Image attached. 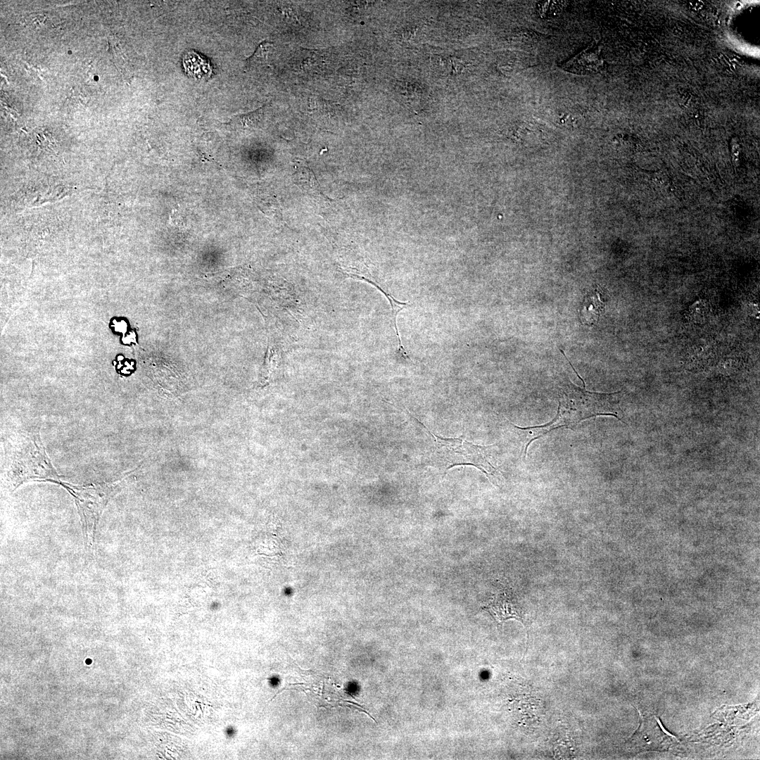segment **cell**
Returning <instances> with one entry per match:
<instances>
[{
	"mask_svg": "<svg viewBox=\"0 0 760 760\" xmlns=\"http://www.w3.org/2000/svg\"><path fill=\"white\" fill-rule=\"evenodd\" d=\"M6 447V475L15 488L29 481L60 480L38 433L20 432Z\"/></svg>",
	"mask_w": 760,
	"mask_h": 760,
	"instance_id": "1",
	"label": "cell"
},
{
	"mask_svg": "<svg viewBox=\"0 0 760 760\" xmlns=\"http://www.w3.org/2000/svg\"><path fill=\"white\" fill-rule=\"evenodd\" d=\"M560 351L583 381L584 386L581 388L569 382L561 388L562 397L559 400L557 413L566 426H575L581 421L597 416H613L621 421L616 398L619 392L602 393L586 390L583 379L574 368L562 350Z\"/></svg>",
	"mask_w": 760,
	"mask_h": 760,
	"instance_id": "2",
	"label": "cell"
},
{
	"mask_svg": "<svg viewBox=\"0 0 760 760\" xmlns=\"http://www.w3.org/2000/svg\"><path fill=\"white\" fill-rule=\"evenodd\" d=\"M434 438L437 460L445 469L457 465L470 464L479 469L492 482L496 468L488 458L493 445L482 446L474 444L462 438H442L427 429Z\"/></svg>",
	"mask_w": 760,
	"mask_h": 760,
	"instance_id": "3",
	"label": "cell"
},
{
	"mask_svg": "<svg viewBox=\"0 0 760 760\" xmlns=\"http://www.w3.org/2000/svg\"><path fill=\"white\" fill-rule=\"evenodd\" d=\"M56 483L64 487L74 498L81 518L84 534L88 543L91 544L99 517L110 498L112 486L103 484L79 486L61 479Z\"/></svg>",
	"mask_w": 760,
	"mask_h": 760,
	"instance_id": "4",
	"label": "cell"
},
{
	"mask_svg": "<svg viewBox=\"0 0 760 760\" xmlns=\"http://www.w3.org/2000/svg\"><path fill=\"white\" fill-rule=\"evenodd\" d=\"M483 609L499 623L509 619H515L523 622L521 608L512 593L509 592L500 591Z\"/></svg>",
	"mask_w": 760,
	"mask_h": 760,
	"instance_id": "5",
	"label": "cell"
},
{
	"mask_svg": "<svg viewBox=\"0 0 760 760\" xmlns=\"http://www.w3.org/2000/svg\"><path fill=\"white\" fill-rule=\"evenodd\" d=\"M602 64L599 49L592 43L585 49L566 61L562 68L566 71L580 75L597 72Z\"/></svg>",
	"mask_w": 760,
	"mask_h": 760,
	"instance_id": "6",
	"label": "cell"
},
{
	"mask_svg": "<svg viewBox=\"0 0 760 760\" xmlns=\"http://www.w3.org/2000/svg\"><path fill=\"white\" fill-rule=\"evenodd\" d=\"M605 303L602 300L601 291L599 289L588 293L584 296L581 305L579 313L583 324L588 326L594 324L604 311Z\"/></svg>",
	"mask_w": 760,
	"mask_h": 760,
	"instance_id": "7",
	"label": "cell"
},
{
	"mask_svg": "<svg viewBox=\"0 0 760 760\" xmlns=\"http://www.w3.org/2000/svg\"><path fill=\"white\" fill-rule=\"evenodd\" d=\"M182 62L185 72L194 79L207 80L213 74L209 61L194 51L186 52Z\"/></svg>",
	"mask_w": 760,
	"mask_h": 760,
	"instance_id": "8",
	"label": "cell"
},
{
	"mask_svg": "<svg viewBox=\"0 0 760 760\" xmlns=\"http://www.w3.org/2000/svg\"><path fill=\"white\" fill-rule=\"evenodd\" d=\"M513 426L518 429L523 431L525 433L524 437L526 439H527L524 447L525 457L527 452V448L533 441L542 437L543 436L552 430L562 427H566L557 412L555 417L552 421L543 425L531 427L529 426L525 428L517 426L515 425Z\"/></svg>",
	"mask_w": 760,
	"mask_h": 760,
	"instance_id": "9",
	"label": "cell"
},
{
	"mask_svg": "<svg viewBox=\"0 0 760 760\" xmlns=\"http://www.w3.org/2000/svg\"><path fill=\"white\" fill-rule=\"evenodd\" d=\"M293 177L295 183L305 191L312 194H321L319 183L313 172L304 163H297Z\"/></svg>",
	"mask_w": 760,
	"mask_h": 760,
	"instance_id": "10",
	"label": "cell"
}]
</instances>
